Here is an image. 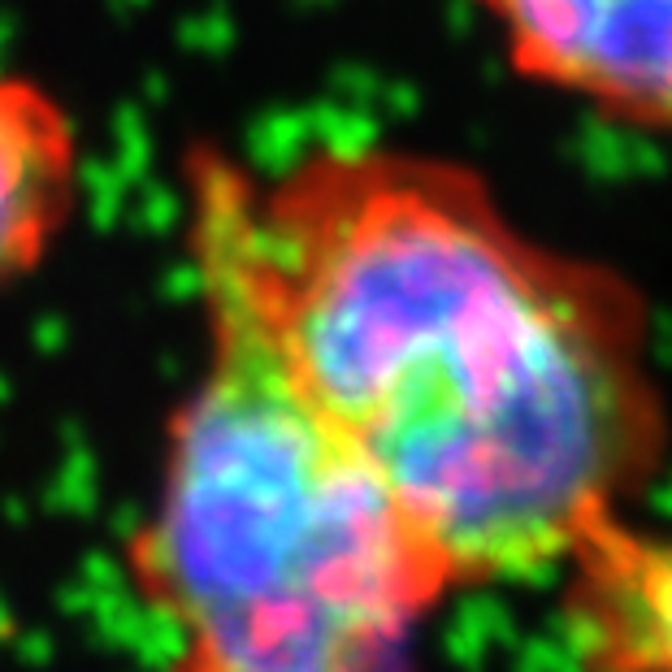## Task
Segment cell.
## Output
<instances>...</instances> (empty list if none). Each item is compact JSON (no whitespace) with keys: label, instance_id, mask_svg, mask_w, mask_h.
I'll return each instance as SVG.
<instances>
[{"label":"cell","instance_id":"cell-1","mask_svg":"<svg viewBox=\"0 0 672 672\" xmlns=\"http://www.w3.org/2000/svg\"><path fill=\"white\" fill-rule=\"evenodd\" d=\"M187 200L451 594L560 577L656 482L672 426L651 300L525 230L482 170L317 143L256 174L200 143Z\"/></svg>","mask_w":672,"mask_h":672},{"label":"cell","instance_id":"cell-2","mask_svg":"<svg viewBox=\"0 0 672 672\" xmlns=\"http://www.w3.org/2000/svg\"><path fill=\"white\" fill-rule=\"evenodd\" d=\"M205 369L178 399L130 581L165 672H399L448 577L291 378L218 222L187 200Z\"/></svg>","mask_w":672,"mask_h":672},{"label":"cell","instance_id":"cell-3","mask_svg":"<svg viewBox=\"0 0 672 672\" xmlns=\"http://www.w3.org/2000/svg\"><path fill=\"white\" fill-rule=\"evenodd\" d=\"M508 70L590 113L672 139V0H473Z\"/></svg>","mask_w":672,"mask_h":672},{"label":"cell","instance_id":"cell-4","mask_svg":"<svg viewBox=\"0 0 672 672\" xmlns=\"http://www.w3.org/2000/svg\"><path fill=\"white\" fill-rule=\"evenodd\" d=\"M560 577V621L581 669L672 672V530L616 517L577 547Z\"/></svg>","mask_w":672,"mask_h":672},{"label":"cell","instance_id":"cell-5","mask_svg":"<svg viewBox=\"0 0 672 672\" xmlns=\"http://www.w3.org/2000/svg\"><path fill=\"white\" fill-rule=\"evenodd\" d=\"M83 196V135L31 74L0 70V291L48 260Z\"/></svg>","mask_w":672,"mask_h":672}]
</instances>
